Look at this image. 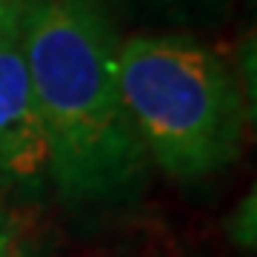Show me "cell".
I'll use <instances>...</instances> for the list:
<instances>
[{"label": "cell", "instance_id": "277c9868", "mask_svg": "<svg viewBox=\"0 0 257 257\" xmlns=\"http://www.w3.org/2000/svg\"><path fill=\"white\" fill-rule=\"evenodd\" d=\"M15 248V229H12L6 211L0 209V257H6Z\"/></svg>", "mask_w": 257, "mask_h": 257}, {"label": "cell", "instance_id": "7a4b0ae2", "mask_svg": "<svg viewBox=\"0 0 257 257\" xmlns=\"http://www.w3.org/2000/svg\"><path fill=\"white\" fill-rule=\"evenodd\" d=\"M117 74L149 160L169 177H209L240 155L243 94L209 49L177 37H128L120 40Z\"/></svg>", "mask_w": 257, "mask_h": 257}, {"label": "cell", "instance_id": "5b68a950", "mask_svg": "<svg viewBox=\"0 0 257 257\" xmlns=\"http://www.w3.org/2000/svg\"><path fill=\"white\" fill-rule=\"evenodd\" d=\"M29 6V0H0V18H12Z\"/></svg>", "mask_w": 257, "mask_h": 257}, {"label": "cell", "instance_id": "3957f363", "mask_svg": "<svg viewBox=\"0 0 257 257\" xmlns=\"http://www.w3.org/2000/svg\"><path fill=\"white\" fill-rule=\"evenodd\" d=\"M23 12L0 23V177L3 180H35L49 169L46 135L37 117L29 66L23 55Z\"/></svg>", "mask_w": 257, "mask_h": 257}, {"label": "cell", "instance_id": "52a82bcc", "mask_svg": "<svg viewBox=\"0 0 257 257\" xmlns=\"http://www.w3.org/2000/svg\"><path fill=\"white\" fill-rule=\"evenodd\" d=\"M3 20H6V18H0V23H3Z\"/></svg>", "mask_w": 257, "mask_h": 257}, {"label": "cell", "instance_id": "8992f818", "mask_svg": "<svg viewBox=\"0 0 257 257\" xmlns=\"http://www.w3.org/2000/svg\"><path fill=\"white\" fill-rule=\"evenodd\" d=\"M6 257H40V254H37L35 248H18V246H15Z\"/></svg>", "mask_w": 257, "mask_h": 257}, {"label": "cell", "instance_id": "6da1fadb", "mask_svg": "<svg viewBox=\"0 0 257 257\" xmlns=\"http://www.w3.org/2000/svg\"><path fill=\"white\" fill-rule=\"evenodd\" d=\"M120 37L94 0H29L23 55L49 175L72 206L128 200L149 175L117 74Z\"/></svg>", "mask_w": 257, "mask_h": 257}]
</instances>
